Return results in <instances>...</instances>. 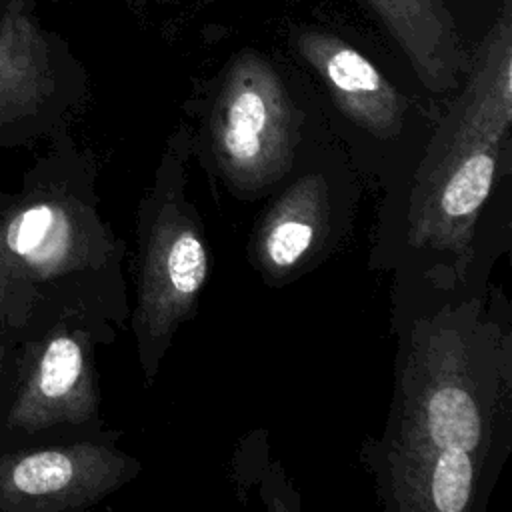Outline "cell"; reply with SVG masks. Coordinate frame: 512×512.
<instances>
[{
  "label": "cell",
  "mask_w": 512,
  "mask_h": 512,
  "mask_svg": "<svg viewBox=\"0 0 512 512\" xmlns=\"http://www.w3.org/2000/svg\"><path fill=\"white\" fill-rule=\"evenodd\" d=\"M294 46L352 122L380 138L400 130L404 98L360 50L318 28L300 30L294 36Z\"/></svg>",
  "instance_id": "cell-8"
},
{
  "label": "cell",
  "mask_w": 512,
  "mask_h": 512,
  "mask_svg": "<svg viewBox=\"0 0 512 512\" xmlns=\"http://www.w3.org/2000/svg\"><path fill=\"white\" fill-rule=\"evenodd\" d=\"M326 216L322 182H296L274 206L260 232V256L266 268L284 272L294 268L314 246Z\"/></svg>",
  "instance_id": "cell-12"
},
{
  "label": "cell",
  "mask_w": 512,
  "mask_h": 512,
  "mask_svg": "<svg viewBox=\"0 0 512 512\" xmlns=\"http://www.w3.org/2000/svg\"><path fill=\"white\" fill-rule=\"evenodd\" d=\"M48 432L0 444V512H66L120 488L136 462L94 440L56 442Z\"/></svg>",
  "instance_id": "cell-6"
},
{
  "label": "cell",
  "mask_w": 512,
  "mask_h": 512,
  "mask_svg": "<svg viewBox=\"0 0 512 512\" xmlns=\"http://www.w3.org/2000/svg\"><path fill=\"white\" fill-rule=\"evenodd\" d=\"M208 274V254L194 222L164 210L150 230L140 274L138 324L152 340L168 336L192 310Z\"/></svg>",
  "instance_id": "cell-7"
},
{
  "label": "cell",
  "mask_w": 512,
  "mask_h": 512,
  "mask_svg": "<svg viewBox=\"0 0 512 512\" xmlns=\"http://www.w3.org/2000/svg\"><path fill=\"white\" fill-rule=\"evenodd\" d=\"M12 2H16V0H0V16L6 12V8H8ZM28 2H34V4H38V0H28Z\"/></svg>",
  "instance_id": "cell-13"
},
{
  "label": "cell",
  "mask_w": 512,
  "mask_h": 512,
  "mask_svg": "<svg viewBox=\"0 0 512 512\" xmlns=\"http://www.w3.org/2000/svg\"><path fill=\"white\" fill-rule=\"evenodd\" d=\"M400 468V494L410 508L460 512L472 496V454L462 448H406Z\"/></svg>",
  "instance_id": "cell-11"
},
{
  "label": "cell",
  "mask_w": 512,
  "mask_h": 512,
  "mask_svg": "<svg viewBox=\"0 0 512 512\" xmlns=\"http://www.w3.org/2000/svg\"><path fill=\"white\" fill-rule=\"evenodd\" d=\"M508 128L454 106L424 160L412 198V240L462 250L486 202Z\"/></svg>",
  "instance_id": "cell-3"
},
{
  "label": "cell",
  "mask_w": 512,
  "mask_h": 512,
  "mask_svg": "<svg viewBox=\"0 0 512 512\" xmlns=\"http://www.w3.org/2000/svg\"><path fill=\"white\" fill-rule=\"evenodd\" d=\"M482 432L474 394L458 380H438L414 400L406 422V448H462L472 454Z\"/></svg>",
  "instance_id": "cell-10"
},
{
  "label": "cell",
  "mask_w": 512,
  "mask_h": 512,
  "mask_svg": "<svg viewBox=\"0 0 512 512\" xmlns=\"http://www.w3.org/2000/svg\"><path fill=\"white\" fill-rule=\"evenodd\" d=\"M430 90L456 84L460 46L442 0H362Z\"/></svg>",
  "instance_id": "cell-9"
},
{
  "label": "cell",
  "mask_w": 512,
  "mask_h": 512,
  "mask_svg": "<svg viewBox=\"0 0 512 512\" xmlns=\"http://www.w3.org/2000/svg\"><path fill=\"white\" fill-rule=\"evenodd\" d=\"M80 92L68 42L36 18L34 2H12L0 16V150L56 134Z\"/></svg>",
  "instance_id": "cell-4"
},
{
  "label": "cell",
  "mask_w": 512,
  "mask_h": 512,
  "mask_svg": "<svg viewBox=\"0 0 512 512\" xmlns=\"http://www.w3.org/2000/svg\"><path fill=\"white\" fill-rule=\"evenodd\" d=\"M68 312L20 340L0 362V444L84 428L98 418L92 332Z\"/></svg>",
  "instance_id": "cell-2"
},
{
  "label": "cell",
  "mask_w": 512,
  "mask_h": 512,
  "mask_svg": "<svg viewBox=\"0 0 512 512\" xmlns=\"http://www.w3.org/2000/svg\"><path fill=\"white\" fill-rule=\"evenodd\" d=\"M78 176L60 144L18 190L0 192V362L50 320L84 312V282L106 262L108 240Z\"/></svg>",
  "instance_id": "cell-1"
},
{
  "label": "cell",
  "mask_w": 512,
  "mask_h": 512,
  "mask_svg": "<svg viewBox=\"0 0 512 512\" xmlns=\"http://www.w3.org/2000/svg\"><path fill=\"white\" fill-rule=\"evenodd\" d=\"M294 108L274 66L242 52L228 66L210 118L212 146L230 178L260 186L278 178L292 158Z\"/></svg>",
  "instance_id": "cell-5"
}]
</instances>
